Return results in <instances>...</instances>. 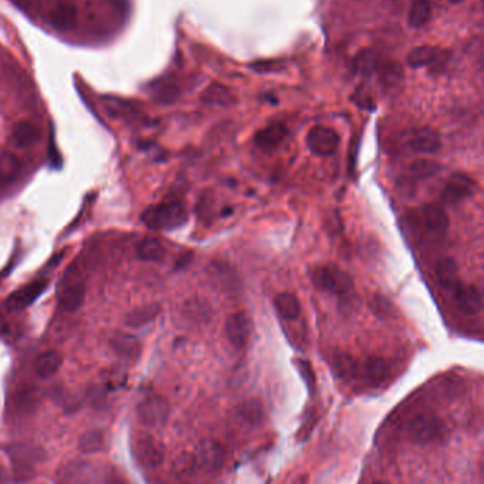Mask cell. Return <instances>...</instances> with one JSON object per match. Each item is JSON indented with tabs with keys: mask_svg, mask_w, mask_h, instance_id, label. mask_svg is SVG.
Here are the masks:
<instances>
[{
	"mask_svg": "<svg viewBox=\"0 0 484 484\" xmlns=\"http://www.w3.org/2000/svg\"><path fill=\"white\" fill-rule=\"evenodd\" d=\"M432 13L431 0H415L408 12V24L412 28H421L431 22Z\"/></svg>",
	"mask_w": 484,
	"mask_h": 484,
	"instance_id": "obj_23",
	"label": "cell"
},
{
	"mask_svg": "<svg viewBox=\"0 0 484 484\" xmlns=\"http://www.w3.org/2000/svg\"><path fill=\"white\" fill-rule=\"evenodd\" d=\"M364 375L371 385H379L388 376V365L379 357H371L364 364Z\"/></svg>",
	"mask_w": 484,
	"mask_h": 484,
	"instance_id": "obj_31",
	"label": "cell"
},
{
	"mask_svg": "<svg viewBox=\"0 0 484 484\" xmlns=\"http://www.w3.org/2000/svg\"><path fill=\"white\" fill-rule=\"evenodd\" d=\"M274 307L278 315L284 319H296L301 314V304L293 293H281L274 299Z\"/></svg>",
	"mask_w": 484,
	"mask_h": 484,
	"instance_id": "obj_24",
	"label": "cell"
},
{
	"mask_svg": "<svg viewBox=\"0 0 484 484\" xmlns=\"http://www.w3.org/2000/svg\"><path fill=\"white\" fill-rule=\"evenodd\" d=\"M5 480H8L6 476H5V472H3L2 469H0V481H5Z\"/></svg>",
	"mask_w": 484,
	"mask_h": 484,
	"instance_id": "obj_41",
	"label": "cell"
},
{
	"mask_svg": "<svg viewBox=\"0 0 484 484\" xmlns=\"http://www.w3.org/2000/svg\"><path fill=\"white\" fill-rule=\"evenodd\" d=\"M369 303H371L369 304L371 310L375 312V315H378L381 318H391L395 312L392 303L381 294H374Z\"/></svg>",
	"mask_w": 484,
	"mask_h": 484,
	"instance_id": "obj_35",
	"label": "cell"
},
{
	"mask_svg": "<svg viewBox=\"0 0 484 484\" xmlns=\"http://www.w3.org/2000/svg\"><path fill=\"white\" fill-rule=\"evenodd\" d=\"M197 467H198V463H197L195 455L182 453L181 456L175 459L172 465V473L178 478H187L195 473Z\"/></svg>",
	"mask_w": 484,
	"mask_h": 484,
	"instance_id": "obj_34",
	"label": "cell"
},
{
	"mask_svg": "<svg viewBox=\"0 0 484 484\" xmlns=\"http://www.w3.org/2000/svg\"><path fill=\"white\" fill-rule=\"evenodd\" d=\"M60 367H61V357L56 351H47L40 353L35 364L36 374L42 379H49L54 376L58 372Z\"/></svg>",
	"mask_w": 484,
	"mask_h": 484,
	"instance_id": "obj_26",
	"label": "cell"
},
{
	"mask_svg": "<svg viewBox=\"0 0 484 484\" xmlns=\"http://www.w3.org/2000/svg\"><path fill=\"white\" fill-rule=\"evenodd\" d=\"M287 134L288 130L284 122H272L254 135V144L263 151H272L285 140Z\"/></svg>",
	"mask_w": 484,
	"mask_h": 484,
	"instance_id": "obj_14",
	"label": "cell"
},
{
	"mask_svg": "<svg viewBox=\"0 0 484 484\" xmlns=\"http://www.w3.org/2000/svg\"><path fill=\"white\" fill-rule=\"evenodd\" d=\"M201 100L206 104L226 107V106H232L236 101V97L231 88H228L223 84H219V83H212L202 92Z\"/></svg>",
	"mask_w": 484,
	"mask_h": 484,
	"instance_id": "obj_20",
	"label": "cell"
},
{
	"mask_svg": "<svg viewBox=\"0 0 484 484\" xmlns=\"http://www.w3.org/2000/svg\"><path fill=\"white\" fill-rule=\"evenodd\" d=\"M195 459L198 467L206 472H217L224 465L226 453L223 446L219 442L213 439H205L198 444Z\"/></svg>",
	"mask_w": 484,
	"mask_h": 484,
	"instance_id": "obj_10",
	"label": "cell"
},
{
	"mask_svg": "<svg viewBox=\"0 0 484 484\" xmlns=\"http://www.w3.org/2000/svg\"><path fill=\"white\" fill-rule=\"evenodd\" d=\"M440 169H442V167L437 162H435V160L417 159V160H415V162H412L409 165L408 178L412 182L422 181V179H429V178L435 176Z\"/></svg>",
	"mask_w": 484,
	"mask_h": 484,
	"instance_id": "obj_29",
	"label": "cell"
},
{
	"mask_svg": "<svg viewBox=\"0 0 484 484\" xmlns=\"http://www.w3.org/2000/svg\"><path fill=\"white\" fill-rule=\"evenodd\" d=\"M422 217L428 231L443 233L449 229V216L437 203H428L422 208Z\"/></svg>",
	"mask_w": 484,
	"mask_h": 484,
	"instance_id": "obj_19",
	"label": "cell"
},
{
	"mask_svg": "<svg viewBox=\"0 0 484 484\" xmlns=\"http://www.w3.org/2000/svg\"><path fill=\"white\" fill-rule=\"evenodd\" d=\"M239 415L249 425L257 426L265 421V408L260 401L249 399L239 408Z\"/></svg>",
	"mask_w": 484,
	"mask_h": 484,
	"instance_id": "obj_32",
	"label": "cell"
},
{
	"mask_svg": "<svg viewBox=\"0 0 484 484\" xmlns=\"http://www.w3.org/2000/svg\"><path fill=\"white\" fill-rule=\"evenodd\" d=\"M333 369L340 379L351 381L358 371V364L353 357L345 352H338L333 357Z\"/></svg>",
	"mask_w": 484,
	"mask_h": 484,
	"instance_id": "obj_28",
	"label": "cell"
},
{
	"mask_svg": "<svg viewBox=\"0 0 484 484\" xmlns=\"http://www.w3.org/2000/svg\"><path fill=\"white\" fill-rule=\"evenodd\" d=\"M22 171L20 159L10 153L3 152L0 153V183H10L13 182Z\"/></svg>",
	"mask_w": 484,
	"mask_h": 484,
	"instance_id": "obj_30",
	"label": "cell"
},
{
	"mask_svg": "<svg viewBox=\"0 0 484 484\" xmlns=\"http://www.w3.org/2000/svg\"><path fill=\"white\" fill-rule=\"evenodd\" d=\"M251 331H253L251 318L244 311L233 312L228 317V319H226V324H224L226 338H228L229 342L237 349H242L249 344Z\"/></svg>",
	"mask_w": 484,
	"mask_h": 484,
	"instance_id": "obj_7",
	"label": "cell"
},
{
	"mask_svg": "<svg viewBox=\"0 0 484 484\" xmlns=\"http://www.w3.org/2000/svg\"><path fill=\"white\" fill-rule=\"evenodd\" d=\"M50 23L58 31H69L77 23V9L67 2L57 3L50 13Z\"/></svg>",
	"mask_w": 484,
	"mask_h": 484,
	"instance_id": "obj_18",
	"label": "cell"
},
{
	"mask_svg": "<svg viewBox=\"0 0 484 484\" xmlns=\"http://www.w3.org/2000/svg\"><path fill=\"white\" fill-rule=\"evenodd\" d=\"M85 300V285L81 281L69 283L58 293V308L64 312L77 311Z\"/></svg>",
	"mask_w": 484,
	"mask_h": 484,
	"instance_id": "obj_15",
	"label": "cell"
},
{
	"mask_svg": "<svg viewBox=\"0 0 484 484\" xmlns=\"http://www.w3.org/2000/svg\"><path fill=\"white\" fill-rule=\"evenodd\" d=\"M440 56V50L435 46H419L410 50L406 57V62L410 69H421L426 67L429 64L435 62Z\"/></svg>",
	"mask_w": 484,
	"mask_h": 484,
	"instance_id": "obj_21",
	"label": "cell"
},
{
	"mask_svg": "<svg viewBox=\"0 0 484 484\" xmlns=\"http://www.w3.org/2000/svg\"><path fill=\"white\" fill-rule=\"evenodd\" d=\"M165 246L156 237H147L137 247L138 259L144 262H160L165 257Z\"/></svg>",
	"mask_w": 484,
	"mask_h": 484,
	"instance_id": "obj_25",
	"label": "cell"
},
{
	"mask_svg": "<svg viewBox=\"0 0 484 484\" xmlns=\"http://www.w3.org/2000/svg\"><path fill=\"white\" fill-rule=\"evenodd\" d=\"M134 455L141 467L155 470L164 462L165 447L149 435H140L134 443Z\"/></svg>",
	"mask_w": 484,
	"mask_h": 484,
	"instance_id": "obj_5",
	"label": "cell"
},
{
	"mask_svg": "<svg viewBox=\"0 0 484 484\" xmlns=\"http://www.w3.org/2000/svg\"><path fill=\"white\" fill-rule=\"evenodd\" d=\"M140 422L147 428H162L169 419L171 406L169 402L159 397L151 395L140 402L137 408Z\"/></svg>",
	"mask_w": 484,
	"mask_h": 484,
	"instance_id": "obj_4",
	"label": "cell"
},
{
	"mask_svg": "<svg viewBox=\"0 0 484 484\" xmlns=\"http://www.w3.org/2000/svg\"><path fill=\"white\" fill-rule=\"evenodd\" d=\"M376 67V58L371 51H364L357 58V70L362 74H369Z\"/></svg>",
	"mask_w": 484,
	"mask_h": 484,
	"instance_id": "obj_38",
	"label": "cell"
},
{
	"mask_svg": "<svg viewBox=\"0 0 484 484\" xmlns=\"http://www.w3.org/2000/svg\"><path fill=\"white\" fill-rule=\"evenodd\" d=\"M42 140L39 125L30 121H20L13 126L12 141L19 148H28L36 145Z\"/></svg>",
	"mask_w": 484,
	"mask_h": 484,
	"instance_id": "obj_17",
	"label": "cell"
},
{
	"mask_svg": "<svg viewBox=\"0 0 484 484\" xmlns=\"http://www.w3.org/2000/svg\"><path fill=\"white\" fill-rule=\"evenodd\" d=\"M446 428L440 419L431 413H421L409 422V437L419 444H432L443 439Z\"/></svg>",
	"mask_w": 484,
	"mask_h": 484,
	"instance_id": "obj_3",
	"label": "cell"
},
{
	"mask_svg": "<svg viewBox=\"0 0 484 484\" xmlns=\"http://www.w3.org/2000/svg\"><path fill=\"white\" fill-rule=\"evenodd\" d=\"M406 144L410 151L422 155H435L442 149V138L431 126H419L408 134Z\"/></svg>",
	"mask_w": 484,
	"mask_h": 484,
	"instance_id": "obj_9",
	"label": "cell"
},
{
	"mask_svg": "<svg viewBox=\"0 0 484 484\" xmlns=\"http://www.w3.org/2000/svg\"><path fill=\"white\" fill-rule=\"evenodd\" d=\"M47 285H49V280L46 278L28 283L27 285L19 288L17 292H15L13 294L8 297V300L5 301V307L10 311H19L28 307L31 303L36 301L43 294Z\"/></svg>",
	"mask_w": 484,
	"mask_h": 484,
	"instance_id": "obj_11",
	"label": "cell"
},
{
	"mask_svg": "<svg viewBox=\"0 0 484 484\" xmlns=\"http://www.w3.org/2000/svg\"><path fill=\"white\" fill-rule=\"evenodd\" d=\"M306 142L314 155L331 156L338 149L340 135L330 126L315 125L308 131Z\"/></svg>",
	"mask_w": 484,
	"mask_h": 484,
	"instance_id": "obj_6",
	"label": "cell"
},
{
	"mask_svg": "<svg viewBox=\"0 0 484 484\" xmlns=\"http://www.w3.org/2000/svg\"><path fill=\"white\" fill-rule=\"evenodd\" d=\"M311 283L321 290L337 296H344L352 292L353 280L349 273L335 265H319L310 269Z\"/></svg>",
	"mask_w": 484,
	"mask_h": 484,
	"instance_id": "obj_2",
	"label": "cell"
},
{
	"mask_svg": "<svg viewBox=\"0 0 484 484\" xmlns=\"http://www.w3.org/2000/svg\"><path fill=\"white\" fill-rule=\"evenodd\" d=\"M159 311H160V306L158 303L145 304V306L137 307L133 311L128 312L125 322H126L128 327L138 328V327L148 324V322H151L152 319H155L158 317Z\"/></svg>",
	"mask_w": 484,
	"mask_h": 484,
	"instance_id": "obj_22",
	"label": "cell"
},
{
	"mask_svg": "<svg viewBox=\"0 0 484 484\" xmlns=\"http://www.w3.org/2000/svg\"><path fill=\"white\" fill-rule=\"evenodd\" d=\"M296 367L300 371L301 376L304 378L310 392H314V390H315V375H314V371H312L310 362L299 360V361H296Z\"/></svg>",
	"mask_w": 484,
	"mask_h": 484,
	"instance_id": "obj_39",
	"label": "cell"
},
{
	"mask_svg": "<svg viewBox=\"0 0 484 484\" xmlns=\"http://www.w3.org/2000/svg\"><path fill=\"white\" fill-rule=\"evenodd\" d=\"M108 2L118 10H125L128 5V0H108Z\"/></svg>",
	"mask_w": 484,
	"mask_h": 484,
	"instance_id": "obj_40",
	"label": "cell"
},
{
	"mask_svg": "<svg viewBox=\"0 0 484 484\" xmlns=\"http://www.w3.org/2000/svg\"><path fill=\"white\" fill-rule=\"evenodd\" d=\"M402 78V70L397 64H386V66L382 67L381 72V80L385 84H395Z\"/></svg>",
	"mask_w": 484,
	"mask_h": 484,
	"instance_id": "obj_37",
	"label": "cell"
},
{
	"mask_svg": "<svg viewBox=\"0 0 484 484\" xmlns=\"http://www.w3.org/2000/svg\"><path fill=\"white\" fill-rule=\"evenodd\" d=\"M436 277L440 284V287L449 294L455 292V288L462 283L459 276V267L458 263L451 259V257H443L436 263Z\"/></svg>",
	"mask_w": 484,
	"mask_h": 484,
	"instance_id": "obj_16",
	"label": "cell"
},
{
	"mask_svg": "<svg viewBox=\"0 0 484 484\" xmlns=\"http://www.w3.org/2000/svg\"><path fill=\"white\" fill-rule=\"evenodd\" d=\"M476 187V182L469 175L456 172L447 179L442 192V199L450 205L460 203L474 195Z\"/></svg>",
	"mask_w": 484,
	"mask_h": 484,
	"instance_id": "obj_8",
	"label": "cell"
},
{
	"mask_svg": "<svg viewBox=\"0 0 484 484\" xmlns=\"http://www.w3.org/2000/svg\"><path fill=\"white\" fill-rule=\"evenodd\" d=\"M451 297H453L459 311L466 315H474L481 310L483 299L480 290L476 285L460 283L455 288V292L451 293Z\"/></svg>",
	"mask_w": 484,
	"mask_h": 484,
	"instance_id": "obj_12",
	"label": "cell"
},
{
	"mask_svg": "<svg viewBox=\"0 0 484 484\" xmlns=\"http://www.w3.org/2000/svg\"><path fill=\"white\" fill-rule=\"evenodd\" d=\"M106 447V437L100 431H88L78 440V449L83 453H99Z\"/></svg>",
	"mask_w": 484,
	"mask_h": 484,
	"instance_id": "obj_33",
	"label": "cell"
},
{
	"mask_svg": "<svg viewBox=\"0 0 484 484\" xmlns=\"http://www.w3.org/2000/svg\"><path fill=\"white\" fill-rule=\"evenodd\" d=\"M141 219L148 229L172 231L186 223L187 210L179 202H165L148 208Z\"/></svg>",
	"mask_w": 484,
	"mask_h": 484,
	"instance_id": "obj_1",
	"label": "cell"
},
{
	"mask_svg": "<svg viewBox=\"0 0 484 484\" xmlns=\"http://www.w3.org/2000/svg\"><path fill=\"white\" fill-rule=\"evenodd\" d=\"M179 95V90L175 84L165 83L162 85H159L155 91V97L159 103L162 104H171L176 100V97Z\"/></svg>",
	"mask_w": 484,
	"mask_h": 484,
	"instance_id": "obj_36",
	"label": "cell"
},
{
	"mask_svg": "<svg viewBox=\"0 0 484 484\" xmlns=\"http://www.w3.org/2000/svg\"><path fill=\"white\" fill-rule=\"evenodd\" d=\"M209 274L215 280L217 287L222 288L223 292L235 293L240 290V285H242L240 277H239L237 272L235 270V267H232L228 263L213 262L209 266Z\"/></svg>",
	"mask_w": 484,
	"mask_h": 484,
	"instance_id": "obj_13",
	"label": "cell"
},
{
	"mask_svg": "<svg viewBox=\"0 0 484 484\" xmlns=\"http://www.w3.org/2000/svg\"><path fill=\"white\" fill-rule=\"evenodd\" d=\"M111 348L122 358H137L140 353V342L133 335L117 334L111 340Z\"/></svg>",
	"mask_w": 484,
	"mask_h": 484,
	"instance_id": "obj_27",
	"label": "cell"
},
{
	"mask_svg": "<svg viewBox=\"0 0 484 484\" xmlns=\"http://www.w3.org/2000/svg\"><path fill=\"white\" fill-rule=\"evenodd\" d=\"M450 2H451V3H453V5H459V3H463V2H465V0H450Z\"/></svg>",
	"mask_w": 484,
	"mask_h": 484,
	"instance_id": "obj_42",
	"label": "cell"
}]
</instances>
